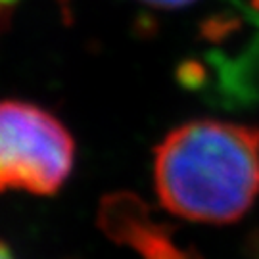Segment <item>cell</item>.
Here are the masks:
<instances>
[{
  "instance_id": "1",
  "label": "cell",
  "mask_w": 259,
  "mask_h": 259,
  "mask_svg": "<svg viewBox=\"0 0 259 259\" xmlns=\"http://www.w3.org/2000/svg\"><path fill=\"white\" fill-rule=\"evenodd\" d=\"M154 181L167 211L198 223H234L259 194V129L217 119L173 129L156 148Z\"/></svg>"
},
{
  "instance_id": "2",
  "label": "cell",
  "mask_w": 259,
  "mask_h": 259,
  "mask_svg": "<svg viewBox=\"0 0 259 259\" xmlns=\"http://www.w3.org/2000/svg\"><path fill=\"white\" fill-rule=\"evenodd\" d=\"M73 157V139L54 115L27 102H0V192L54 194Z\"/></svg>"
},
{
  "instance_id": "3",
  "label": "cell",
  "mask_w": 259,
  "mask_h": 259,
  "mask_svg": "<svg viewBox=\"0 0 259 259\" xmlns=\"http://www.w3.org/2000/svg\"><path fill=\"white\" fill-rule=\"evenodd\" d=\"M98 225L111 240L133 248L142 259H202L196 251L179 248L169 229L152 221L146 204L133 194L104 198Z\"/></svg>"
},
{
  "instance_id": "4",
  "label": "cell",
  "mask_w": 259,
  "mask_h": 259,
  "mask_svg": "<svg viewBox=\"0 0 259 259\" xmlns=\"http://www.w3.org/2000/svg\"><path fill=\"white\" fill-rule=\"evenodd\" d=\"M142 2L152 4V6H159V8H181L186 4H192L194 0H142Z\"/></svg>"
},
{
  "instance_id": "5",
  "label": "cell",
  "mask_w": 259,
  "mask_h": 259,
  "mask_svg": "<svg viewBox=\"0 0 259 259\" xmlns=\"http://www.w3.org/2000/svg\"><path fill=\"white\" fill-rule=\"evenodd\" d=\"M16 2L18 0H0V31L4 29V23L10 18V12L16 6Z\"/></svg>"
},
{
  "instance_id": "6",
  "label": "cell",
  "mask_w": 259,
  "mask_h": 259,
  "mask_svg": "<svg viewBox=\"0 0 259 259\" xmlns=\"http://www.w3.org/2000/svg\"><path fill=\"white\" fill-rule=\"evenodd\" d=\"M0 259H16L14 255H12V251H10V248L4 244V242H0Z\"/></svg>"
},
{
  "instance_id": "7",
  "label": "cell",
  "mask_w": 259,
  "mask_h": 259,
  "mask_svg": "<svg viewBox=\"0 0 259 259\" xmlns=\"http://www.w3.org/2000/svg\"><path fill=\"white\" fill-rule=\"evenodd\" d=\"M253 6H255V8H259V0H253Z\"/></svg>"
}]
</instances>
